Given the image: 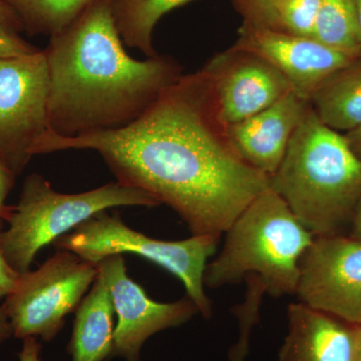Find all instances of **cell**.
I'll return each mask as SVG.
<instances>
[{
  "instance_id": "cell-1",
  "label": "cell",
  "mask_w": 361,
  "mask_h": 361,
  "mask_svg": "<svg viewBox=\"0 0 361 361\" xmlns=\"http://www.w3.org/2000/svg\"><path fill=\"white\" fill-rule=\"evenodd\" d=\"M66 149L96 151L116 182L170 206L193 235L221 237L269 189V177L233 145L202 68L183 75L127 127L73 137L49 130L32 154Z\"/></svg>"
},
{
  "instance_id": "cell-15",
  "label": "cell",
  "mask_w": 361,
  "mask_h": 361,
  "mask_svg": "<svg viewBox=\"0 0 361 361\" xmlns=\"http://www.w3.org/2000/svg\"><path fill=\"white\" fill-rule=\"evenodd\" d=\"M115 314L110 288L99 270L89 294L75 311L68 346L71 361H104L113 356Z\"/></svg>"
},
{
  "instance_id": "cell-31",
  "label": "cell",
  "mask_w": 361,
  "mask_h": 361,
  "mask_svg": "<svg viewBox=\"0 0 361 361\" xmlns=\"http://www.w3.org/2000/svg\"><path fill=\"white\" fill-rule=\"evenodd\" d=\"M356 361H361V324L357 325V337H356Z\"/></svg>"
},
{
  "instance_id": "cell-5",
  "label": "cell",
  "mask_w": 361,
  "mask_h": 361,
  "mask_svg": "<svg viewBox=\"0 0 361 361\" xmlns=\"http://www.w3.org/2000/svg\"><path fill=\"white\" fill-rule=\"evenodd\" d=\"M155 197L118 182L78 194L54 191L42 175L26 178L8 228L1 233L7 262L20 274L30 271L37 252L99 212L123 206L156 207Z\"/></svg>"
},
{
  "instance_id": "cell-27",
  "label": "cell",
  "mask_w": 361,
  "mask_h": 361,
  "mask_svg": "<svg viewBox=\"0 0 361 361\" xmlns=\"http://www.w3.org/2000/svg\"><path fill=\"white\" fill-rule=\"evenodd\" d=\"M11 337H13V327L7 316L6 306L2 304L0 306V345L8 341Z\"/></svg>"
},
{
  "instance_id": "cell-14",
  "label": "cell",
  "mask_w": 361,
  "mask_h": 361,
  "mask_svg": "<svg viewBox=\"0 0 361 361\" xmlns=\"http://www.w3.org/2000/svg\"><path fill=\"white\" fill-rule=\"evenodd\" d=\"M277 361H356L357 325L302 302L289 304Z\"/></svg>"
},
{
  "instance_id": "cell-25",
  "label": "cell",
  "mask_w": 361,
  "mask_h": 361,
  "mask_svg": "<svg viewBox=\"0 0 361 361\" xmlns=\"http://www.w3.org/2000/svg\"><path fill=\"white\" fill-rule=\"evenodd\" d=\"M0 23L16 32L25 30L20 16L2 0H0Z\"/></svg>"
},
{
  "instance_id": "cell-11",
  "label": "cell",
  "mask_w": 361,
  "mask_h": 361,
  "mask_svg": "<svg viewBox=\"0 0 361 361\" xmlns=\"http://www.w3.org/2000/svg\"><path fill=\"white\" fill-rule=\"evenodd\" d=\"M226 125L246 120L293 92L277 68L253 52L232 47L202 68Z\"/></svg>"
},
{
  "instance_id": "cell-2",
  "label": "cell",
  "mask_w": 361,
  "mask_h": 361,
  "mask_svg": "<svg viewBox=\"0 0 361 361\" xmlns=\"http://www.w3.org/2000/svg\"><path fill=\"white\" fill-rule=\"evenodd\" d=\"M49 73V130L61 137L123 129L183 77L168 56L144 61L126 51L111 11L102 0L44 49Z\"/></svg>"
},
{
  "instance_id": "cell-28",
  "label": "cell",
  "mask_w": 361,
  "mask_h": 361,
  "mask_svg": "<svg viewBox=\"0 0 361 361\" xmlns=\"http://www.w3.org/2000/svg\"><path fill=\"white\" fill-rule=\"evenodd\" d=\"M343 135L348 146L361 160V125Z\"/></svg>"
},
{
  "instance_id": "cell-3",
  "label": "cell",
  "mask_w": 361,
  "mask_h": 361,
  "mask_svg": "<svg viewBox=\"0 0 361 361\" xmlns=\"http://www.w3.org/2000/svg\"><path fill=\"white\" fill-rule=\"evenodd\" d=\"M269 188L314 236L346 234L361 199V160L310 104Z\"/></svg>"
},
{
  "instance_id": "cell-6",
  "label": "cell",
  "mask_w": 361,
  "mask_h": 361,
  "mask_svg": "<svg viewBox=\"0 0 361 361\" xmlns=\"http://www.w3.org/2000/svg\"><path fill=\"white\" fill-rule=\"evenodd\" d=\"M219 240L213 235H193L180 241L149 238L128 227L118 214L110 215L104 211L78 225L70 234L59 237L54 245L94 263L123 253L148 259L179 278L199 313L209 319L212 304L205 292L204 275Z\"/></svg>"
},
{
  "instance_id": "cell-12",
  "label": "cell",
  "mask_w": 361,
  "mask_h": 361,
  "mask_svg": "<svg viewBox=\"0 0 361 361\" xmlns=\"http://www.w3.org/2000/svg\"><path fill=\"white\" fill-rule=\"evenodd\" d=\"M233 47L266 59L286 78L297 96L307 102L329 75L357 59L334 51L313 37L247 25L239 28Z\"/></svg>"
},
{
  "instance_id": "cell-23",
  "label": "cell",
  "mask_w": 361,
  "mask_h": 361,
  "mask_svg": "<svg viewBox=\"0 0 361 361\" xmlns=\"http://www.w3.org/2000/svg\"><path fill=\"white\" fill-rule=\"evenodd\" d=\"M16 177L11 167L0 158V219L6 222L11 220L14 211V206L6 205V200L13 189Z\"/></svg>"
},
{
  "instance_id": "cell-21",
  "label": "cell",
  "mask_w": 361,
  "mask_h": 361,
  "mask_svg": "<svg viewBox=\"0 0 361 361\" xmlns=\"http://www.w3.org/2000/svg\"><path fill=\"white\" fill-rule=\"evenodd\" d=\"M286 0H231L243 25L272 28L279 7Z\"/></svg>"
},
{
  "instance_id": "cell-13",
  "label": "cell",
  "mask_w": 361,
  "mask_h": 361,
  "mask_svg": "<svg viewBox=\"0 0 361 361\" xmlns=\"http://www.w3.org/2000/svg\"><path fill=\"white\" fill-rule=\"evenodd\" d=\"M310 103L292 92L256 115L228 126L239 155L271 177L282 160Z\"/></svg>"
},
{
  "instance_id": "cell-26",
  "label": "cell",
  "mask_w": 361,
  "mask_h": 361,
  "mask_svg": "<svg viewBox=\"0 0 361 361\" xmlns=\"http://www.w3.org/2000/svg\"><path fill=\"white\" fill-rule=\"evenodd\" d=\"M23 348L20 353V361H42V345L35 337L23 339Z\"/></svg>"
},
{
  "instance_id": "cell-24",
  "label": "cell",
  "mask_w": 361,
  "mask_h": 361,
  "mask_svg": "<svg viewBox=\"0 0 361 361\" xmlns=\"http://www.w3.org/2000/svg\"><path fill=\"white\" fill-rule=\"evenodd\" d=\"M4 222V220L0 219V297H7L16 289L21 275L8 264L4 256L1 245Z\"/></svg>"
},
{
  "instance_id": "cell-4",
  "label": "cell",
  "mask_w": 361,
  "mask_h": 361,
  "mask_svg": "<svg viewBox=\"0 0 361 361\" xmlns=\"http://www.w3.org/2000/svg\"><path fill=\"white\" fill-rule=\"evenodd\" d=\"M224 234L222 250L207 265L205 286L219 288L255 277L271 296L296 294L301 260L315 236L270 188Z\"/></svg>"
},
{
  "instance_id": "cell-19",
  "label": "cell",
  "mask_w": 361,
  "mask_h": 361,
  "mask_svg": "<svg viewBox=\"0 0 361 361\" xmlns=\"http://www.w3.org/2000/svg\"><path fill=\"white\" fill-rule=\"evenodd\" d=\"M16 11L30 35H59L102 0H2Z\"/></svg>"
},
{
  "instance_id": "cell-10",
  "label": "cell",
  "mask_w": 361,
  "mask_h": 361,
  "mask_svg": "<svg viewBox=\"0 0 361 361\" xmlns=\"http://www.w3.org/2000/svg\"><path fill=\"white\" fill-rule=\"evenodd\" d=\"M97 266L109 285L118 316L113 356L126 361H141L142 345L149 337L180 326L199 313L188 296L172 303L157 302L149 298L144 289L128 276L122 255L109 256Z\"/></svg>"
},
{
  "instance_id": "cell-20",
  "label": "cell",
  "mask_w": 361,
  "mask_h": 361,
  "mask_svg": "<svg viewBox=\"0 0 361 361\" xmlns=\"http://www.w3.org/2000/svg\"><path fill=\"white\" fill-rule=\"evenodd\" d=\"M322 1L286 0L278 9L271 30L298 37H311Z\"/></svg>"
},
{
  "instance_id": "cell-17",
  "label": "cell",
  "mask_w": 361,
  "mask_h": 361,
  "mask_svg": "<svg viewBox=\"0 0 361 361\" xmlns=\"http://www.w3.org/2000/svg\"><path fill=\"white\" fill-rule=\"evenodd\" d=\"M194 0H111V11L123 44L147 58L158 56L153 44L156 25L164 16Z\"/></svg>"
},
{
  "instance_id": "cell-30",
  "label": "cell",
  "mask_w": 361,
  "mask_h": 361,
  "mask_svg": "<svg viewBox=\"0 0 361 361\" xmlns=\"http://www.w3.org/2000/svg\"><path fill=\"white\" fill-rule=\"evenodd\" d=\"M247 353H248V348L237 343L236 345L232 348L231 353H230V361H244Z\"/></svg>"
},
{
  "instance_id": "cell-29",
  "label": "cell",
  "mask_w": 361,
  "mask_h": 361,
  "mask_svg": "<svg viewBox=\"0 0 361 361\" xmlns=\"http://www.w3.org/2000/svg\"><path fill=\"white\" fill-rule=\"evenodd\" d=\"M348 232V236H350L351 238L361 241V199L357 207H356Z\"/></svg>"
},
{
  "instance_id": "cell-8",
  "label": "cell",
  "mask_w": 361,
  "mask_h": 361,
  "mask_svg": "<svg viewBox=\"0 0 361 361\" xmlns=\"http://www.w3.org/2000/svg\"><path fill=\"white\" fill-rule=\"evenodd\" d=\"M49 73L44 51L0 61V158L20 175L49 130Z\"/></svg>"
},
{
  "instance_id": "cell-9",
  "label": "cell",
  "mask_w": 361,
  "mask_h": 361,
  "mask_svg": "<svg viewBox=\"0 0 361 361\" xmlns=\"http://www.w3.org/2000/svg\"><path fill=\"white\" fill-rule=\"evenodd\" d=\"M299 301L353 324H361V241L348 234L315 236L304 253Z\"/></svg>"
},
{
  "instance_id": "cell-18",
  "label": "cell",
  "mask_w": 361,
  "mask_h": 361,
  "mask_svg": "<svg viewBox=\"0 0 361 361\" xmlns=\"http://www.w3.org/2000/svg\"><path fill=\"white\" fill-rule=\"evenodd\" d=\"M311 37L334 51L360 58L361 28L355 0H322Z\"/></svg>"
},
{
  "instance_id": "cell-16",
  "label": "cell",
  "mask_w": 361,
  "mask_h": 361,
  "mask_svg": "<svg viewBox=\"0 0 361 361\" xmlns=\"http://www.w3.org/2000/svg\"><path fill=\"white\" fill-rule=\"evenodd\" d=\"M308 103L325 126L341 134L360 126L361 56L329 75Z\"/></svg>"
},
{
  "instance_id": "cell-22",
  "label": "cell",
  "mask_w": 361,
  "mask_h": 361,
  "mask_svg": "<svg viewBox=\"0 0 361 361\" xmlns=\"http://www.w3.org/2000/svg\"><path fill=\"white\" fill-rule=\"evenodd\" d=\"M40 51L21 39L18 32L0 23V61L23 58Z\"/></svg>"
},
{
  "instance_id": "cell-7",
  "label": "cell",
  "mask_w": 361,
  "mask_h": 361,
  "mask_svg": "<svg viewBox=\"0 0 361 361\" xmlns=\"http://www.w3.org/2000/svg\"><path fill=\"white\" fill-rule=\"evenodd\" d=\"M99 274L97 263L59 250L39 269L20 275L4 302L13 337L51 341L75 312Z\"/></svg>"
},
{
  "instance_id": "cell-32",
  "label": "cell",
  "mask_w": 361,
  "mask_h": 361,
  "mask_svg": "<svg viewBox=\"0 0 361 361\" xmlns=\"http://www.w3.org/2000/svg\"><path fill=\"white\" fill-rule=\"evenodd\" d=\"M356 8H357L358 18L361 28V0H355Z\"/></svg>"
}]
</instances>
